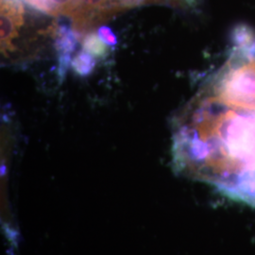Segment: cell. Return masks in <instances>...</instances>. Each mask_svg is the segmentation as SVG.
I'll return each mask as SVG.
<instances>
[{"instance_id": "cell-1", "label": "cell", "mask_w": 255, "mask_h": 255, "mask_svg": "<svg viewBox=\"0 0 255 255\" xmlns=\"http://www.w3.org/2000/svg\"><path fill=\"white\" fill-rule=\"evenodd\" d=\"M182 160L200 181L255 207V29H235L228 57L174 123Z\"/></svg>"}, {"instance_id": "cell-2", "label": "cell", "mask_w": 255, "mask_h": 255, "mask_svg": "<svg viewBox=\"0 0 255 255\" xmlns=\"http://www.w3.org/2000/svg\"><path fill=\"white\" fill-rule=\"evenodd\" d=\"M24 8L19 0H1L0 40L4 54L11 51L12 41L18 35L19 28L24 23Z\"/></svg>"}, {"instance_id": "cell-3", "label": "cell", "mask_w": 255, "mask_h": 255, "mask_svg": "<svg viewBox=\"0 0 255 255\" xmlns=\"http://www.w3.org/2000/svg\"><path fill=\"white\" fill-rule=\"evenodd\" d=\"M82 50L91 55L94 58H105L109 55L110 46L106 45L99 34L90 33L83 39Z\"/></svg>"}, {"instance_id": "cell-4", "label": "cell", "mask_w": 255, "mask_h": 255, "mask_svg": "<svg viewBox=\"0 0 255 255\" xmlns=\"http://www.w3.org/2000/svg\"><path fill=\"white\" fill-rule=\"evenodd\" d=\"M95 58L83 50L76 57H74L71 62V67L74 72L82 77H86L91 74L95 68Z\"/></svg>"}, {"instance_id": "cell-5", "label": "cell", "mask_w": 255, "mask_h": 255, "mask_svg": "<svg viewBox=\"0 0 255 255\" xmlns=\"http://www.w3.org/2000/svg\"><path fill=\"white\" fill-rule=\"evenodd\" d=\"M53 15L64 14L68 17L73 16L79 9V0H50Z\"/></svg>"}, {"instance_id": "cell-6", "label": "cell", "mask_w": 255, "mask_h": 255, "mask_svg": "<svg viewBox=\"0 0 255 255\" xmlns=\"http://www.w3.org/2000/svg\"><path fill=\"white\" fill-rule=\"evenodd\" d=\"M98 34L101 37V40L111 47H115L118 45V38L110 27L102 26L99 28Z\"/></svg>"}, {"instance_id": "cell-7", "label": "cell", "mask_w": 255, "mask_h": 255, "mask_svg": "<svg viewBox=\"0 0 255 255\" xmlns=\"http://www.w3.org/2000/svg\"><path fill=\"white\" fill-rule=\"evenodd\" d=\"M25 1L31 7L53 15V9H52L50 0H25Z\"/></svg>"}]
</instances>
